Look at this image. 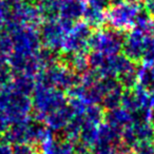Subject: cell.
Here are the masks:
<instances>
[{"mask_svg": "<svg viewBox=\"0 0 154 154\" xmlns=\"http://www.w3.org/2000/svg\"><path fill=\"white\" fill-rule=\"evenodd\" d=\"M0 154H5V150H2V149H1V148H0Z\"/></svg>", "mask_w": 154, "mask_h": 154, "instance_id": "obj_1", "label": "cell"}]
</instances>
